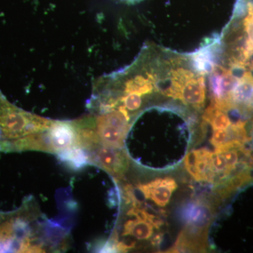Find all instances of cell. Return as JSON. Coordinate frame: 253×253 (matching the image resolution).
I'll list each match as a JSON object with an SVG mask.
<instances>
[{
    "label": "cell",
    "mask_w": 253,
    "mask_h": 253,
    "mask_svg": "<svg viewBox=\"0 0 253 253\" xmlns=\"http://www.w3.org/2000/svg\"><path fill=\"white\" fill-rule=\"evenodd\" d=\"M186 171L199 182L212 184L227 197L253 183V149L244 146L192 150L184 161Z\"/></svg>",
    "instance_id": "cell-1"
},
{
    "label": "cell",
    "mask_w": 253,
    "mask_h": 253,
    "mask_svg": "<svg viewBox=\"0 0 253 253\" xmlns=\"http://www.w3.org/2000/svg\"><path fill=\"white\" fill-rule=\"evenodd\" d=\"M42 214L28 199L13 212H0V253H43L66 250L67 240L51 237L49 226L38 219Z\"/></svg>",
    "instance_id": "cell-2"
},
{
    "label": "cell",
    "mask_w": 253,
    "mask_h": 253,
    "mask_svg": "<svg viewBox=\"0 0 253 253\" xmlns=\"http://www.w3.org/2000/svg\"><path fill=\"white\" fill-rule=\"evenodd\" d=\"M53 121L20 109L0 90V154L43 151L44 132Z\"/></svg>",
    "instance_id": "cell-3"
},
{
    "label": "cell",
    "mask_w": 253,
    "mask_h": 253,
    "mask_svg": "<svg viewBox=\"0 0 253 253\" xmlns=\"http://www.w3.org/2000/svg\"><path fill=\"white\" fill-rule=\"evenodd\" d=\"M221 52L253 77V1H239L219 38Z\"/></svg>",
    "instance_id": "cell-4"
},
{
    "label": "cell",
    "mask_w": 253,
    "mask_h": 253,
    "mask_svg": "<svg viewBox=\"0 0 253 253\" xmlns=\"http://www.w3.org/2000/svg\"><path fill=\"white\" fill-rule=\"evenodd\" d=\"M88 156L91 166L101 168L113 179H121L129 171V156L123 149L98 144L89 151Z\"/></svg>",
    "instance_id": "cell-5"
},
{
    "label": "cell",
    "mask_w": 253,
    "mask_h": 253,
    "mask_svg": "<svg viewBox=\"0 0 253 253\" xmlns=\"http://www.w3.org/2000/svg\"><path fill=\"white\" fill-rule=\"evenodd\" d=\"M176 184L172 178H159L146 184H139L136 189L140 191L145 199L153 201L159 207H166L169 204Z\"/></svg>",
    "instance_id": "cell-6"
}]
</instances>
